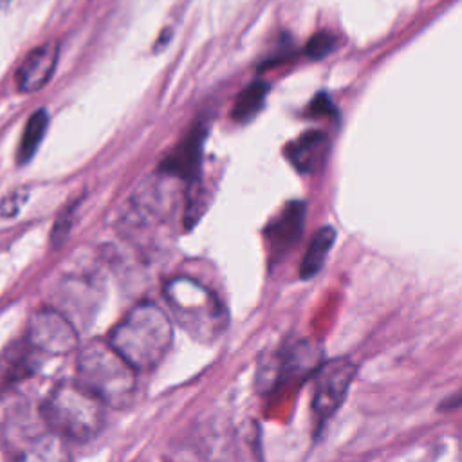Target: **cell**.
Here are the masks:
<instances>
[{
  "label": "cell",
  "instance_id": "e0dca14e",
  "mask_svg": "<svg viewBox=\"0 0 462 462\" xmlns=\"http://www.w3.org/2000/svg\"><path fill=\"white\" fill-rule=\"evenodd\" d=\"M72 213H74V206L69 208L63 215H60V218L56 220V226H54V231H52V240H54V242H60L63 236H67Z\"/></svg>",
  "mask_w": 462,
  "mask_h": 462
},
{
  "label": "cell",
  "instance_id": "30bf717a",
  "mask_svg": "<svg viewBox=\"0 0 462 462\" xmlns=\"http://www.w3.org/2000/svg\"><path fill=\"white\" fill-rule=\"evenodd\" d=\"M58 60L56 43H43L32 49L16 70V87L20 92L40 90L52 76Z\"/></svg>",
  "mask_w": 462,
  "mask_h": 462
},
{
  "label": "cell",
  "instance_id": "9c48e42d",
  "mask_svg": "<svg viewBox=\"0 0 462 462\" xmlns=\"http://www.w3.org/2000/svg\"><path fill=\"white\" fill-rule=\"evenodd\" d=\"M328 152L330 137L321 130H307L285 146L287 161L300 173L318 171L325 164Z\"/></svg>",
  "mask_w": 462,
  "mask_h": 462
},
{
  "label": "cell",
  "instance_id": "7c38bea8",
  "mask_svg": "<svg viewBox=\"0 0 462 462\" xmlns=\"http://www.w3.org/2000/svg\"><path fill=\"white\" fill-rule=\"evenodd\" d=\"M267 92L269 85L263 81H254L245 87L235 99V105L231 108V119L236 123L251 121L262 110Z\"/></svg>",
  "mask_w": 462,
  "mask_h": 462
},
{
  "label": "cell",
  "instance_id": "4fadbf2b",
  "mask_svg": "<svg viewBox=\"0 0 462 462\" xmlns=\"http://www.w3.org/2000/svg\"><path fill=\"white\" fill-rule=\"evenodd\" d=\"M47 125H49V116L45 110H36L29 117L23 135L20 139V146H18V162L20 164H25L34 155V152L38 150V146L45 135Z\"/></svg>",
  "mask_w": 462,
  "mask_h": 462
},
{
  "label": "cell",
  "instance_id": "8992f818",
  "mask_svg": "<svg viewBox=\"0 0 462 462\" xmlns=\"http://www.w3.org/2000/svg\"><path fill=\"white\" fill-rule=\"evenodd\" d=\"M27 341L32 348L43 354L65 356L78 346L79 339L67 316L56 309H40L29 319Z\"/></svg>",
  "mask_w": 462,
  "mask_h": 462
},
{
  "label": "cell",
  "instance_id": "52a82bcc",
  "mask_svg": "<svg viewBox=\"0 0 462 462\" xmlns=\"http://www.w3.org/2000/svg\"><path fill=\"white\" fill-rule=\"evenodd\" d=\"M307 206L301 200H291L283 209L267 224L263 235L269 251V258L282 260L301 238L305 229Z\"/></svg>",
  "mask_w": 462,
  "mask_h": 462
},
{
  "label": "cell",
  "instance_id": "7a4b0ae2",
  "mask_svg": "<svg viewBox=\"0 0 462 462\" xmlns=\"http://www.w3.org/2000/svg\"><path fill=\"white\" fill-rule=\"evenodd\" d=\"M164 300L173 319L195 341L211 345L227 328L229 314L213 291L189 276H173L164 283Z\"/></svg>",
  "mask_w": 462,
  "mask_h": 462
},
{
  "label": "cell",
  "instance_id": "2e32d148",
  "mask_svg": "<svg viewBox=\"0 0 462 462\" xmlns=\"http://www.w3.org/2000/svg\"><path fill=\"white\" fill-rule=\"evenodd\" d=\"M25 197H27V191H13V193H9V195L2 200V204H0V213H2L4 217L14 215V213L20 209V206L23 204Z\"/></svg>",
  "mask_w": 462,
  "mask_h": 462
},
{
  "label": "cell",
  "instance_id": "8fae6325",
  "mask_svg": "<svg viewBox=\"0 0 462 462\" xmlns=\"http://www.w3.org/2000/svg\"><path fill=\"white\" fill-rule=\"evenodd\" d=\"M336 242V229L332 226H325L321 227L310 240L305 254H303V260H301V265H300V276L301 278H312L314 274L319 273V269L323 267L325 260H327V254L330 253L332 245Z\"/></svg>",
  "mask_w": 462,
  "mask_h": 462
},
{
  "label": "cell",
  "instance_id": "3957f363",
  "mask_svg": "<svg viewBox=\"0 0 462 462\" xmlns=\"http://www.w3.org/2000/svg\"><path fill=\"white\" fill-rule=\"evenodd\" d=\"M42 415L52 433L85 442L94 439L105 422V402L78 381L60 383L45 399Z\"/></svg>",
  "mask_w": 462,
  "mask_h": 462
},
{
  "label": "cell",
  "instance_id": "6da1fadb",
  "mask_svg": "<svg viewBox=\"0 0 462 462\" xmlns=\"http://www.w3.org/2000/svg\"><path fill=\"white\" fill-rule=\"evenodd\" d=\"M171 339L170 318L152 301L132 307L108 334V345L135 372L153 370L168 354Z\"/></svg>",
  "mask_w": 462,
  "mask_h": 462
},
{
  "label": "cell",
  "instance_id": "ba28073f",
  "mask_svg": "<svg viewBox=\"0 0 462 462\" xmlns=\"http://www.w3.org/2000/svg\"><path fill=\"white\" fill-rule=\"evenodd\" d=\"M206 125L197 123L189 132L175 144V148L164 157L159 171L173 179L191 182L200 173L202 164V146L206 137Z\"/></svg>",
  "mask_w": 462,
  "mask_h": 462
},
{
  "label": "cell",
  "instance_id": "277c9868",
  "mask_svg": "<svg viewBox=\"0 0 462 462\" xmlns=\"http://www.w3.org/2000/svg\"><path fill=\"white\" fill-rule=\"evenodd\" d=\"M78 383L94 392L105 404L125 406L130 402L137 372L103 341H90L78 356Z\"/></svg>",
  "mask_w": 462,
  "mask_h": 462
},
{
  "label": "cell",
  "instance_id": "9a60e30c",
  "mask_svg": "<svg viewBox=\"0 0 462 462\" xmlns=\"http://www.w3.org/2000/svg\"><path fill=\"white\" fill-rule=\"evenodd\" d=\"M336 110H334V105L330 101V97L325 94V92H319L318 96H314V99L310 101L309 105V114L310 116H332Z\"/></svg>",
  "mask_w": 462,
  "mask_h": 462
},
{
  "label": "cell",
  "instance_id": "5bb4252c",
  "mask_svg": "<svg viewBox=\"0 0 462 462\" xmlns=\"http://www.w3.org/2000/svg\"><path fill=\"white\" fill-rule=\"evenodd\" d=\"M336 45V36L328 31H319L312 34V38L305 45V54L312 60L325 58Z\"/></svg>",
  "mask_w": 462,
  "mask_h": 462
},
{
  "label": "cell",
  "instance_id": "5b68a950",
  "mask_svg": "<svg viewBox=\"0 0 462 462\" xmlns=\"http://www.w3.org/2000/svg\"><path fill=\"white\" fill-rule=\"evenodd\" d=\"M354 375L356 365L345 357L327 361L318 368L312 390V411L318 419L325 420L339 410Z\"/></svg>",
  "mask_w": 462,
  "mask_h": 462
}]
</instances>
